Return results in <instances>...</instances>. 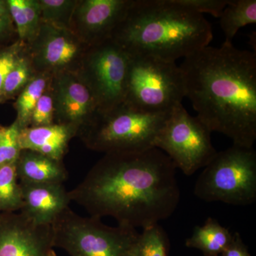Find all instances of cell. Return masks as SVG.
Segmentation results:
<instances>
[{
    "label": "cell",
    "instance_id": "cell-13",
    "mask_svg": "<svg viewBox=\"0 0 256 256\" xmlns=\"http://www.w3.org/2000/svg\"><path fill=\"white\" fill-rule=\"evenodd\" d=\"M132 1H78L70 22L72 30L88 46L110 38L122 22Z\"/></svg>",
    "mask_w": 256,
    "mask_h": 256
},
{
    "label": "cell",
    "instance_id": "cell-6",
    "mask_svg": "<svg viewBox=\"0 0 256 256\" xmlns=\"http://www.w3.org/2000/svg\"><path fill=\"white\" fill-rule=\"evenodd\" d=\"M130 56L124 104L143 112H166L182 104L184 80L176 62Z\"/></svg>",
    "mask_w": 256,
    "mask_h": 256
},
{
    "label": "cell",
    "instance_id": "cell-5",
    "mask_svg": "<svg viewBox=\"0 0 256 256\" xmlns=\"http://www.w3.org/2000/svg\"><path fill=\"white\" fill-rule=\"evenodd\" d=\"M195 183L194 193L206 202L247 206L256 200V152L234 146L217 152Z\"/></svg>",
    "mask_w": 256,
    "mask_h": 256
},
{
    "label": "cell",
    "instance_id": "cell-20",
    "mask_svg": "<svg viewBox=\"0 0 256 256\" xmlns=\"http://www.w3.org/2000/svg\"><path fill=\"white\" fill-rule=\"evenodd\" d=\"M169 238L158 224L142 228L128 250L127 256H168Z\"/></svg>",
    "mask_w": 256,
    "mask_h": 256
},
{
    "label": "cell",
    "instance_id": "cell-26",
    "mask_svg": "<svg viewBox=\"0 0 256 256\" xmlns=\"http://www.w3.org/2000/svg\"><path fill=\"white\" fill-rule=\"evenodd\" d=\"M26 47V45L18 40L11 44L0 47V98L5 79Z\"/></svg>",
    "mask_w": 256,
    "mask_h": 256
},
{
    "label": "cell",
    "instance_id": "cell-12",
    "mask_svg": "<svg viewBox=\"0 0 256 256\" xmlns=\"http://www.w3.org/2000/svg\"><path fill=\"white\" fill-rule=\"evenodd\" d=\"M55 104V124L72 126L78 132L100 116L95 100L76 72L54 76L52 84Z\"/></svg>",
    "mask_w": 256,
    "mask_h": 256
},
{
    "label": "cell",
    "instance_id": "cell-32",
    "mask_svg": "<svg viewBox=\"0 0 256 256\" xmlns=\"http://www.w3.org/2000/svg\"><path fill=\"white\" fill-rule=\"evenodd\" d=\"M3 129H4V128H0V139H1L2 136Z\"/></svg>",
    "mask_w": 256,
    "mask_h": 256
},
{
    "label": "cell",
    "instance_id": "cell-28",
    "mask_svg": "<svg viewBox=\"0 0 256 256\" xmlns=\"http://www.w3.org/2000/svg\"><path fill=\"white\" fill-rule=\"evenodd\" d=\"M230 0H176L178 4L186 6L200 14L208 13L220 18Z\"/></svg>",
    "mask_w": 256,
    "mask_h": 256
},
{
    "label": "cell",
    "instance_id": "cell-8",
    "mask_svg": "<svg viewBox=\"0 0 256 256\" xmlns=\"http://www.w3.org/2000/svg\"><path fill=\"white\" fill-rule=\"evenodd\" d=\"M130 55L112 38L89 46L76 74L86 86L100 114L124 104Z\"/></svg>",
    "mask_w": 256,
    "mask_h": 256
},
{
    "label": "cell",
    "instance_id": "cell-23",
    "mask_svg": "<svg viewBox=\"0 0 256 256\" xmlns=\"http://www.w3.org/2000/svg\"><path fill=\"white\" fill-rule=\"evenodd\" d=\"M41 8L42 22L69 28L78 4L76 0H38Z\"/></svg>",
    "mask_w": 256,
    "mask_h": 256
},
{
    "label": "cell",
    "instance_id": "cell-16",
    "mask_svg": "<svg viewBox=\"0 0 256 256\" xmlns=\"http://www.w3.org/2000/svg\"><path fill=\"white\" fill-rule=\"evenodd\" d=\"M16 172L20 183L63 184L68 178L63 162L28 150H22Z\"/></svg>",
    "mask_w": 256,
    "mask_h": 256
},
{
    "label": "cell",
    "instance_id": "cell-24",
    "mask_svg": "<svg viewBox=\"0 0 256 256\" xmlns=\"http://www.w3.org/2000/svg\"><path fill=\"white\" fill-rule=\"evenodd\" d=\"M20 128L16 120L4 128L0 139V166L12 164L18 160L22 149L20 144Z\"/></svg>",
    "mask_w": 256,
    "mask_h": 256
},
{
    "label": "cell",
    "instance_id": "cell-25",
    "mask_svg": "<svg viewBox=\"0 0 256 256\" xmlns=\"http://www.w3.org/2000/svg\"><path fill=\"white\" fill-rule=\"evenodd\" d=\"M54 124H55V104L50 84L37 102L32 112L28 127H40Z\"/></svg>",
    "mask_w": 256,
    "mask_h": 256
},
{
    "label": "cell",
    "instance_id": "cell-4",
    "mask_svg": "<svg viewBox=\"0 0 256 256\" xmlns=\"http://www.w3.org/2000/svg\"><path fill=\"white\" fill-rule=\"evenodd\" d=\"M170 112H143L124 104L78 134L89 149L105 154L146 150L154 148Z\"/></svg>",
    "mask_w": 256,
    "mask_h": 256
},
{
    "label": "cell",
    "instance_id": "cell-19",
    "mask_svg": "<svg viewBox=\"0 0 256 256\" xmlns=\"http://www.w3.org/2000/svg\"><path fill=\"white\" fill-rule=\"evenodd\" d=\"M54 76L48 73H36L16 98L14 108L20 129L30 126L32 112L40 98L52 84Z\"/></svg>",
    "mask_w": 256,
    "mask_h": 256
},
{
    "label": "cell",
    "instance_id": "cell-11",
    "mask_svg": "<svg viewBox=\"0 0 256 256\" xmlns=\"http://www.w3.org/2000/svg\"><path fill=\"white\" fill-rule=\"evenodd\" d=\"M52 226L22 213L0 214V256H56Z\"/></svg>",
    "mask_w": 256,
    "mask_h": 256
},
{
    "label": "cell",
    "instance_id": "cell-14",
    "mask_svg": "<svg viewBox=\"0 0 256 256\" xmlns=\"http://www.w3.org/2000/svg\"><path fill=\"white\" fill-rule=\"evenodd\" d=\"M23 206L20 213L38 225H50L72 203L63 184L20 183Z\"/></svg>",
    "mask_w": 256,
    "mask_h": 256
},
{
    "label": "cell",
    "instance_id": "cell-2",
    "mask_svg": "<svg viewBox=\"0 0 256 256\" xmlns=\"http://www.w3.org/2000/svg\"><path fill=\"white\" fill-rule=\"evenodd\" d=\"M185 97L210 132L234 146L254 148L256 140V55L233 44L206 46L180 66Z\"/></svg>",
    "mask_w": 256,
    "mask_h": 256
},
{
    "label": "cell",
    "instance_id": "cell-10",
    "mask_svg": "<svg viewBox=\"0 0 256 256\" xmlns=\"http://www.w3.org/2000/svg\"><path fill=\"white\" fill-rule=\"evenodd\" d=\"M88 46L72 30L42 22L26 50L36 73L76 72Z\"/></svg>",
    "mask_w": 256,
    "mask_h": 256
},
{
    "label": "cell",
    "instance_id": "cell-27",
    "mask_svg": "<svg viewBox=\"0 0 256 256\" xmlns=\"http://www.w3.org/2000/svg\"><path fill=\"white\" fill-rule=\"evenodd\" d=\"M10 15L18 40L28 45L30 42L28 15L24 8V0H8Z\"/></svg>",
    "mask_w": 256,
    "mask_h": 256
},
{
    "label": "cell",
    "instance_id": "cell-7",
    "mask_svg": "<svg viewBox=\"0 0 256 256\" xmlns=\"http://www.w3.org/2000/svg\"><path fill=\"white\" fill-rule=\"evenodd\" d=\"M52 228L55 248L70 256H127L138 235L136 228L109 226L97 217L80 216L70 207Z\"/></svg>",
    "mask_w": 256,
    "mask_h": 256
},
{
    "label": "cell",
    "instance_id": "cell-1",
    "mask_svg": "<svg viewBox=\"0 0 256 256\" xmlns=\"http://www.w3.org/2000/svg\"><path fill=\"white\" fill-rule=\"evenodd\" d=\"M176 169L156 148L105 154L69 196L90 216L112 217L120 226L144 228L176 210L180 200Z\"/></svg>",
    "mask_w": 256,
    "mask_h": 256
},
{
    "label": "cell",
    "instance_id": "cell-17",
    "mask_svg": "<svg viewBox=\"0 0 256 256\" xmlns=\"http://www.w3.org/2000/svg\"><path fill=\"white\" fill-rule=\"evenodd\" d=\"M233 234L215 218L208 217L203 226H197L186 239V247L201 250L205 256H220L232 244Z\"/></svg>",
    "mask_w": 256,
    "mask_h": 256
},
{
    "label": "cell",
    "instance_id": "cell-9",
    "mask_svg": "<svg viewBox=\"0 0 256 256\" xmlns=\"http://www.w3.org/2000/svg\"><path fill=\"white\" fill-rule=\"evenodd\" d=\"M210 134L206 126L196 116H190L180 104L170 111L154 148L169 156L175 168L191 176L205 168L216 154Z\"/></svg>",
    "mask_w": 256,
    "mask_h": 256
},
{
    "label": "cell",
    "instance_id": "cell-29",
    "mask_svg": "<svg viewBox=\"0 0 256 256\" xmlns=\"http://www.w3.org/2000/svg\"><path fill=\"white\" fill-rule=\"evenodd\" d=\"M220 256H250L248 248L245 245L240 234L235 232L233 234L232 244Z\"/></svg>",
    "mask_w": 256,
    "mask_h": 256
},
{
    "label": "cell",
    "instance_id": "cell-31",
    "mask_svg": "<svg viewBox=\"0 0 256 256\" xmlns=\"http://www.w3.org/2000/svg\"><path fill=\"white\" fill-rule=\"evenodd\" d=\"M0 18H12L8 0H0Z\"/></svg>",
    "mask_w": 256,
    "mask_h": 256
},
{
    "label": "cell",
    "instance_id": "cell-22",
    "mask_svg": "<svg viewBox=\"0 0 256 256\" xmlns=\"http://www.w3.org/2000/svg\"><path fill=\"white\" fill-rule=\"evenodd\" d=\"M36 74L26 47L5 79L0 104L11 100L16 96L18 97Z\"/></svg>",
    "mask_w": 256,
    "mask_h": 256
},
{
    "label": "cell",
    "instance_id": "cell-18",
    "mask_svg": "<svg viewBox=\"0 0 256 256\" xmlns=\"http://www.w3.org/2000/svg\"><path fill=\"white\" fill-rule=\"evenodd\" d=\"M220 18L224 43L232 44L240 28L256 23V0H230Z\"/></svg>",
    "mask_w": 256,
    "mask_h": 256
},
{
    "label": "cell",
    "instance_id": "cell-21",
    "mask_svg": "<svg viewBox=\"0 0 256 256\" xmlns=\"http://www.w3.org/2000/svg\"><path fill=\"white\" fill-rule=\"evenodd\" d=\"M18 181L16 162L0 166L1 213H12L22 208V191Z\"/></svg>",
    "mask_w": 256,
    "mask_h": 256
},
{
    "label": "cell",
    "instance_id": "cell-30",
    "mask_svg": "<svg viewBox=\"0 0 256 256\" xmlns=\"http://www.w3.org/2000/svg\"><path fill=\"white\" fill-rule=\"evenodd\" d=\"M16 31L12 18H0V46Z\"/></svg>",
    "mask_w": 256,
    "mask_h": 256
},
{
    "label": "cell",
    "instance_id": "cell-3",
    "mask_svg": "<svg viewBox=\"0 0 256 256\" xmlns=\"http://www.w3.org/2000/svg\"><path fill=\"white\" fill-rule=\"evenodd\" d=\"M212 25L176 0H134L111 38L131 56L176 62L208 46Z\"/></svg>",
    "mask_w": 256,
    "mask_h": 256
},
{
    "label": "cell",
    "instance_id": "cell-15",
    "mask_svg": "<svg viewBox=\"0 0 256 256\" xmlns=\"http://www.w3.org/2000/svg\"><path fill=\"white\" fill-rule=\"evenodd\" d=\"M78 134L72 126L54 124L40 127L20 130V144L22 150L36 152L57 161L63 162L69 142Z\"/></svg>",
    "mask_w": 256,
    "mask_h": 256
}]
</instances>
